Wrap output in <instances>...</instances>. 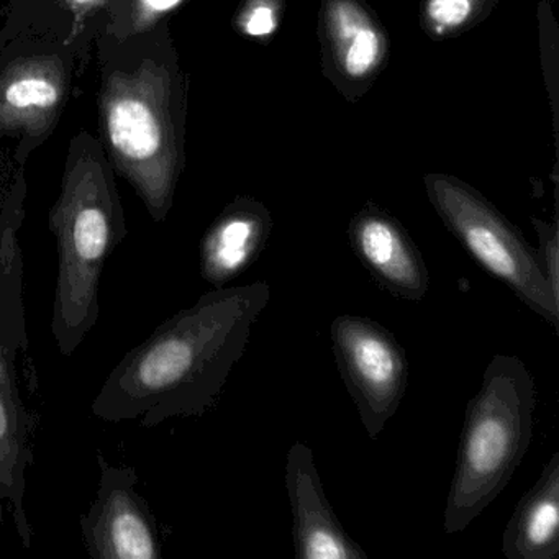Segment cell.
<instances>
[{"label":"cell","mask_w":559,"mask_h":559,"mask_svg":"<svg viewBox=\"0 0 559 559\" xmlns=\"http://www.w3.org/2000/svg\"><path fill=\"white\" fill-rule=\"evenodd\" d=\"M502 551L509 559H555L559 555V453L549 457L510 516Z\"/></svg>","instance_id":"5bb4252c"},{"label":"cell","mask_w":559,"mask_h":559,"mask_svg":"<svg viewBox=\"0 0 559 559\" xmlns=\"http://www.w3.org/2000/svg\"><path fill=\"white\" fill-rule=\"evenodd\" d=\"M68 5H70L71 11L76 15L78 21L90 15L94 9L99 8L100 4H104L106 0H67Z\"/></svg>","instance_id":"ffe728a7"},{"label":"cell","mask_w":559,"mask_h":559,"mask_svg":"<svg viewBox=\"0 0 559 559\" xmlns=\"http://www.w3.org/2000/svg\"><path fill=\"white\" fill-rule=\"evenodd\" d=\"M21 217L17 209L0 204V283L17 267L24 266L21 241H19Z\"/></svg>","instance_id":"e0dca14e"},{"label":"cell","mask_w":559,"mask_h":559,"mask_svg":"<svg viewBox=\"0 0 559 559\" xmlns=\"http://www.w3.org/2000/svg\"><path fill=\"white\" fill-rule=\"evenodd\" d=\"M48 224L58 253L51 336L60 355L73 356L97 325L100 276L127 235L119 194L99 155L71 159Z\"/></svg>","instance_id":"7a4b0ae2"},{"label":"cell","mask_w":559,"mask_h":559,"mask_svg":"<svg viewBox=\"0 0 559 559\" xmlns=\"http://www.w3.org/2000/svg\"><path fill=\"white\" fill-rule=\"evenodd\" d=\"M185 0H135L133 9V28L135 32L148 31L159 19L175 11Z\"/></svg>","instance_id":"d6986e66"},{"label":"cell","mask_w":559,"mask_h":559,"mask_svg":"<svg viewBox=\"0 0 559 559\" xmlns=\"http://www.w3.org/2000/svg\"><path fill=\"white\" fill-rule=\"evenodd\" d=\"M100 120L120 175L163 222L181 175V152L173 116V80L155 61L133 73L110 74L100 93Z\"/></svg>","instance_id":"277c9868"},{"label":"cell","mask_w":559,"mask_h":559,"mask_svg":"<svg viewBox=\"0 0 559 559\" xmlns=\"http://www.w3.org/2000/svg\"><path fill=\"white\" fill-rule=\"evenodd\" d=\"M333 355L371 440L401 407L408 361L394 333L368 317L340 316L330 326Z\"/></svg>","instance_id":"52a82bcc"},{"label":"cell","mask_w":559,"mask_h":559,"mask_svg":"<svg viewBox=\"0 0 559 559\" xmlns=\"http://www.w3.org/2000/svg\"><path fill=\"white\" fill-rule=\"evenodd\" d=\"M284 0H243L237 14V31L251 40L266 41L283 19Z\"/></svg>","instance_id":"2e32d148"},{"label":"cell","mask_w":559,"mask_h":559,"mask_svg":"<svg viewBox=\"0 0 559 559\" xmlns=\"http://www.w3.org/2000/svg\"><path fill=\"white\" fill-rule=\"evenodd\" d=\"M492 5L493 0H421V25L433 38L456 37L477 24Z\"/></svg>","instance_id":"9a60e30c"},{"label":"cell","mask_w":559,"mask_h":559,"mask_svg":"<svg viewBox=\"0 0 559 559\" xmlns=\"http://www.w3.org/2000/svg\"><path fill=\"white\" fill-rule=\"evenodd\" d=\"M349 243L376 283L399 299L420 302L430 274L417 245L401 222L368 204L349 222Z\"/></svg>","instance_id":"30bf717a"},{"label":"cell","mask_w":559,"mask_h":559,"mask_svg":"<svg viewBox=\"0 0 559 559\" xmlns=\"http://www.w3.org/2000/svg\"><path fill=\"white\" fill-rule=\"evenodd\" d=\"M68 71L55 57L21 58L0 73V132H47L68 96Z\"/></svg>","instance_id":"7c38bea8"},{"label":"cell","mask_w":559,"mask_h":559,"mask_svg":"<svg viewBox=\"0 0 559 559\" xmlns=\"http://www.w3.org/2000/svg\"><path fill=\"white\" fill-rule=\"evenodd\" d=\"M320 25L325 67L333 78L353 86L371 83L389 55L388 37L372 12L361 0H325Z\"/></svg>","instance_id":"8fae6325"},{"label":"cell","mask_w":559,"mask_h":559,"mask_svg":"<svg viewBox=\"0 0 559 559\" xmlns=\"http://www.w3.org/2000/svg\"><path fill=\"white\" fill-rule=\"evenodd\" d=\"M28 353L24 266L0 283V525L12 516L19 542L28 548L34 528L25 509L27 471L34 466L35 417L22 395L19 362Z\"/></svg>","instance_id":"8992f818"},{"label":"cell","mask_w":559,"mask_h":559,"mask_svg":"<svg viewBox=\"0 0 559 559\" xmlns=\"http://www.w3.org/2000/svg\"><path fill=\"white\" fill-rule=\"evenodd\" d=\"M284 483L293 509L297 559H368L333 512L312 450L300 441L287 451Z\"/></svg>","instance_id":"9c48e42d"},{"label":"cell","mask_w":559,"mask_h":559,"mask_svg":"<svg viewBox=\"0 0 559 559\" xmlns=\"http://www.w3.org/2000/svg\"><path fill=\"white\" fill-rule=\"evenodd\" d=\"M535 379L516 356L496 355L467 402L443 532L466 530L512 479L535 427Z\"/></svg>","instance_id":"3957f363"},{"label":"cell","mask_w":559,"mask_h":559,"mask_svg":"<svg viewBox=\"0 0 559 559\" xmlns=\"http://www.w3.org/2000/svg\"><path fill=\"white\" fill-rule=\"evenodd\" d=\"M438 217L480 267L502 281L526 307L558 330L559 297L543 276L535 248L473 186L454 176L424 178Z\"/></svg>","instance_id":"5b68a950"},{"label":"cell","mask_w":559,"mask_h":559,"mask_svg":"<svg viewBox=\"0 0 559 559\" xmlns=\"http://www.w3.org/2000/svg\"><path fill=\"white\" fill-rule=\"evenodd\" d=\"M270 300L264 281L205 293L117 362L91 405L94 417L146 428L202 417L221 397Z\"/></svg>","instance_id":"6da1fadb"},{"label":"cell","mask_w":559,"mask_h":559,"mask_svg":"<svg viewBox=\"0 0 559 559\" xmlns=\"http://www.w3.org/2000/svg\"><path fill=\"white\" fill-rule=\"evenodd\" d=\"M532 225L538 235V248L535 251L543 276L548 281L552 294L559 297L558 224L556 221L545 222L533 217Z\"/></svg>","instance_id":"ac0fdd59"},{"label":"cell","mask_w":559,"mask_h":559,"mask_svg":"<svg viewBox=\"0 0 559 559\" xmlns=\"http://www.w3.org/2000/svg\"><path fill=\"white\" fill-rule=\"evenodd\" d=\"M273 231V217L253 198H238L205 231L199 250L202 280L214 287L237 280L260 258Z\"/></svg>","instance_id":"4fadbf2b"},{"label":"cell","mask_w":559,"mask_h":559,"mask_svg":"<svg viewBox=\"0 0 559 559\" xmlns=\"http://www.w3.org/2000/svg\"><path fill=\"white\" fill-rule=\"evenodd\" d=\"M99 487L90 510L81 515V536L94 559H158L163 556L158 522L136 490L133 466H116L97 453Z\"/></svg>","instance_id":"ba28073f"}]
</instances>
